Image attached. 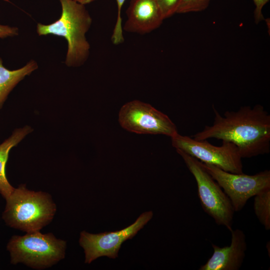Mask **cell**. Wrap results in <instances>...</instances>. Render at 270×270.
<instances>
[{
  "mask_svg": "<svg viewBox=\"0 0 270 270\" xmlns=\"http://www.w3.org/2000/svg\"><path fill=\"white\" fill-rule=\"evenodd\" d=\"M214 122L191 137L196 140L214 138L234 144L242 158L269 153L270 115L260 104L241 106L222 116L213 106Z\"/></svg>",
  "mask_w": 270,
  "mask_h": 270,
  "instance_id": "cell-1",
  "label": "cell"
},
{
  "mask_svg": "<svg viewBox=\"0 0 270 270\" xmlns=\"http://www.w3.org/2000/svg\"><path fill=\"white\" fill-rule=\"evenodd\" d=\"M62 6L60 18L50 24H37L39 36L52 34L64 37L68 48L65 60L68 66L78 67L87 60L90 44L86 34L90 28L92 18L84 5L72 0H58Z\"/></svg>",
  "mask_w": 270,
  "mask_h": 270,
  "instance_id": "cell-2",
  "label": "cell"
},
{
  "mask_svg": "<svg viewBox=\"0 0 270 270\" xmlns=\"http://www.w3.org/2000/svg\"><path fill=\"white\" fill-rule=\"evenodd\" d=\"M6 200L3 220L9 226L26 232L39 231L48 224L56 210L48 194L30 190L25 184L14 188Z\"/></svg>",
  "mask_w": 270,
  "mask_h": 270,
  "instance_id": "cell-3",
  "label": "cell"
},
{
  "mask_svg": "<svg viewBox=\"0 0 270 270\" xmlns=\"http://www.w3.org/2000/svg\"><path fill=\"white\" fill-rule=\"evenodd\" d=\"M66 242L56 238L52 233L39 231L27 232L24 236H13L6 248L10 262L22 263L36 269L50 267L65 256Z\"/></svg>",
  "mask_w": 270,
  "mask_h": 270,
  "instance_id": "cell-4",
  "label": "cell"
},
{
  "mask_svg": "<svg viewBox=\"0 0 270 270\" xmlns=\"http://www.w3.org/2000/svg\"><path fill=\"white\" fill-rule=\"evenodd\" d=\"M196 182L198 194L204 210L216 224L232 230L234 210L232 203L218 184L204 169L202 162L182 150L176 149Z\"/></svg>",
  "mask_w": 270,
  "mask_h": 270,
  "instance_id": "cell-5",
  "label": "cell"
},
{
  "mask_svg": "<svg viewBox=\"0 0 270 270\" xmlns=\"http://www.w3.org/2000/svg\"><path fill=\"white\" fill-rule=\"evenodd\" d=\"M170 138L172 144L176 149L182 150L204 164L232 173H243L242 158L238 147L231 142L222 140L221 146H215L206 140H196L178 132Z\"/></svg>",
  "mask_w": 270,
  "mask_h": 270,
  "instance_id": "cell-6",
  "label": "cell"
},
{
  "mask_svg": "<svg viewBox=\"0 0 270 270\" xmlns=\"http://www.w3.org/2000/svg\"><path fill=\"white\" fill-rule=\"evenodd\" d=\"M202 163L228 196L234 212L241 210L252 197L270 188V170L248 175L228 172L214 165Z\"/></svg>",
  "mask_w": 270,
  "mask_h": 270,
  "instance_id": "cell-7",
  "label": "cell"
},
{
  "mask_svg": "<svg viewBox=\"0 0 270 270\" xmlns=\"http://www.w3.org/2000/svg\"><path fill=\"white\" fill-rule=\"evenodd\" d=\"M118 122L123 128L139 134L172 137L178 132L176 124L166 114L138 100L128 102L121 108Z\"/></svg>",
  "mask_w": 270,
  "mask_h": 270,
  "instance_id": "cell-8",
  "label": "cell"
},
{
  "mask_svg": "<svg viewBox=\"0 0 270 270\" xmlns=\"http://www.w3.org/2000/svg\"><path fill=\"white\" fill-rule=\"evenodd\" d=\"M152 211L142 214L131 225L120 230L92 234L86 231L80 234L79 244L84 250L85 263L90 264L101 256L116 258L122 244L134 236L151 220Z\"/></svg>",
  "mask_w": 270,
  "mask_h": 270,
  "instance_id": "cell-9",
  "label": "cell"
},
{
  "mask_svg": "<svg viewBox=\"0 0 270 270\" xmlns=\"http://www.w3.org/2000/svg\"><path fill=\"white\" fill-rule=\"evenodd\" d=\"M126 16L122 30L139 34L155 30L164 20L156 0H130Z\"/></svg>",
  "mask_w": 270,
  "mask_h": 270,
  "instance_id": "cell-10",
  "label": "cell"
},
{
  "mask_svg": "<svg viewBox=\"0 0 270 270\" xmlns=\"http://www.w3.org/2000/svg\"><path fill=\"white\" fill-rule=\"evenodd\" d=\"M229 246L220 247L212 244L214 252L200 270H238L244 262L247 249L246 236L238 228L232 230Z\"/></svg>",
  "mask_w": 270,
  "mask_h": 270,
  "instance_id": "cell-11",
  "label": "cell"
},
{
  "mask_svg": "<svg viewBox=\"0 0 270 270\" xmlns=\"http://www.w3.org/2000/svg\"><path fill=\"white\" fill-rule=\"evenodd\" d=\"M30 132L31 128L28 126L16 129L8 138L0 144V194L5 199L14 189L8 182L6 174V166L10 151Z\"/></svg>",
  "mask_w": 270,
  "mask_h": 270,
  "instance_id": "cell-12",
  "label": "cell"
},
{
  "mask_svg": "<svg viewBox=\"0 0 270 270\" xmlns=\"http://www.w3.org/2000/svg\"><path fill=\"white\" fill-rule=\"evenodd\" d=\"M38 67L36 62L34 60H30L19 69L10 70L4 66L2 60L0 58V109L8 94L16 86Z\"/></svg>",
  "mask_w": 270,
  "mask_h": 270,
  "instance_id": "cell-13",
  "label": "cell"
},
{
  "mask_svg": "<svg viewBox=\"0 0 270 270\" xmlns=\"http://www.w3.org/2000/svg\"><path fill=\"white\" fill-rule=\"evenodd\" d=\"M254 209L256 216L266 230L270 229V188L254 196Z\"/></svg>",
  "mask_w": 270,
  "mask_h": 270,
  "instance_id": "cell-14",
  "label": "cell"
},
{
  "mask_svg": "<svg viewBox=\"0 0 270 270\" xmlns=\"http://www.w3.org/2000/svg\"><path fill=\"white\" fill-rule=\"evenodd\" d=\"M210 0H180L176 14H186L204 10Z\"/></svg>",
  "mask_w": 270,
  "mask_h": 270,
  "instance_id": "cell-15",
  "label": "cell"
},
{
  "mask_svg": "<svg viewBox=\"0 0 270 270\" xmlns=\"http://www.w3.org/2000/svg\"><path fill=\"white\" fill-rule=\"evenodd\" d=\"M116 2L118 12L116 24L113 30L111 40L114 45H118L124 42L121 10L126 0H116Z\"/></svg>",
  "mask_w": 270,
  "mask_h": 270,
  "instance_id": "cell-16",
  "label": "cell"
},
{
  "mask_svg": "<svg viewBox=\"0 0 270 270\" xmlns=\"http://www.w3.org/2000/svg\"><path fill=\"white\" fill-rule=\"evenodd\" d=\"M164 19L176 14L180 0H156Z\"/></svg>",
  "mask_w": 270,
  "mask_h": 270,
  "instance_id": "cell-17",
  "label": "cell"
},
{
  "mask_svg": "<svg viewBox=\"0 0 270 270\" xmlns=\"http://www.w3.org/2000/svg\"><path fill=\"white\" fill-rule=\"evenodd\" d=\"M18 34V29L15 26L2 25L0 24V38H4Z\"/></svg>",
  "mask_w": 270,
  "mask_h": 270,
  "instance_id": "cell-18",
  "label": "cell"
},
{
  "mask_svg": "<svg viewBox=\"0 0 270 270\" xmlns=\"http://www.w3.org/2000/svg\"><path fill=\"white\" fill-rule=\"evenodd\" d=\"M255 5L254 18L256 22L263 19L262 10L269 0H252Z\"/></svg>",
  "mask_w": 270,
  "mask_h": 270,
  "instance_id": "cell-19",
  "label": "cell"
},
{
  "mask_svg": "<svg viewBox=\"0 0 270 270\" xmlns=\"http://www.w3.org/2000/svg\"><path fill=\"white\" fill-rule=\"evenodd\" d=\"M74 2H76L80 4L85 5L90 3H91L93 2H94L96 0H72Z\"/></svg>",
  "mask_w": 270,
  "mask_h": 270,
  "instance_id": "cell-20",
  "label": "cell"
}]
</instances>
